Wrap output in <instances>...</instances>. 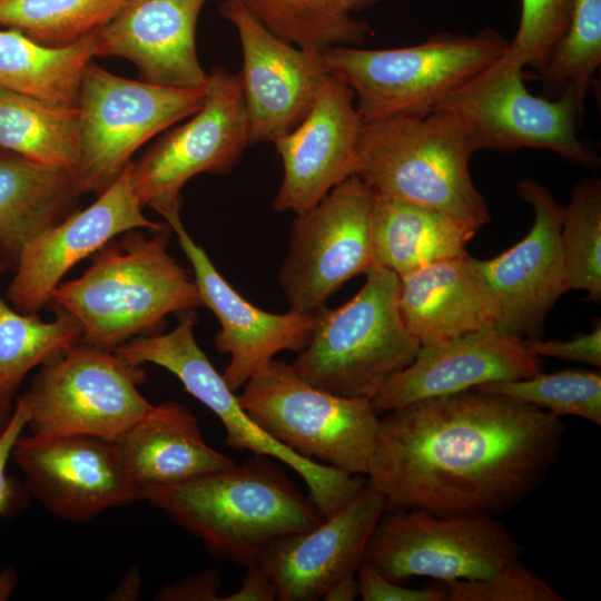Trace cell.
Instances as JSON below:
<instances>
[{
    "label": "cell",
    "mask_w": 601,
    "mask_h": 601,
    "mask_svg": "<svg viewBox=\"0 0 601 601\" xmlns=\"http://www.w3.org/2000/svg\"><path fill=\"white\" fill-rule=\"evenodd\" d=\"M28 408L20 396L13 407L12 414L0 433V515L7 514L17 503V489L7 475L6 467L11 457L12 447L27 426Z\"/></svg>",
    "instance_id": "ab89813d"
},
{
    "label": "cell",
    "mask_w": 601,
    "mask_h": 601,
    "mask_svg": "<svg viewBox=\"0 0 601 601\" xmlns=\"http://www.w3.org/2000/svg\"><path fill=\"white\" fill-rule=\"evenodd\" d=\"M206 0H126L95 36V57L131 61L142 80L203 88L208 73L196 51V23Z\"/></svg>",
    "instance_id": "603a6c76"
},
{
    "label": "cell",
    "mask_w": 601,
    "mask_h": 601,
    "mask_svg": "<svg viewBox=\"0 0 601 601\" xmlns=\"http://www.w3.org/2000/svg\"><path fill=\"white\" fill-rule=\"evenodd\" d=\"M238 401L272 439L321 464L367 474L380 416L365 398L321 390L292 364L272 359L243 386Z\"/></svg>",
    "instance_id": "52a82bcc"
},
{
    "label": "cell",
    "mask_w": 601,
    "mask_h": 601,
    "mask_svg": "<svg viewBox=\"0 0 601 601\" xmlns=\"http://www.w3.org/2000/svg\"><path fill=\"white\" fill-rule=\"evenodd\" d=\"M0 262V277L6 269ZM56 317L43 322L37 314L11 308L0 294V415L9 416L17 391L33 367L58 357L82 337L80 323L55 308Z\"/></svg>",
    "instance_id": "f546056e"
},
{
    "label": "cell",
    "mask_w": 601,
    "mask_h": 601,
    "mask_svg": "<svg viewBox=\"0 0 601 601\" xmlns=\"http://www.w3.org/2000/svg\"><path fill=\"white\" fill-rule=\"evenodd\" d=\"M525 347L539 357H554L601 367V321L594 319L589 333L570 339L543 341L539 338L523 339Z\"/></svg>",
    "instance_id": "74e56055"
},
{
    "label": "cell",
    "mask_w": 601,
    "mask_h": 601,
    "mask_svg": "<svg viewBox=\"0 0 601 601\" xmlns=\"http://www.w3.org/2000/svg\"><path fill=\"white\" fill-rule=\"evenodd\" d=\"M221 16L236 29L243 50L239 75L249 144L274 141L309 111L326 71L323 52L298 48L267 30L239 0Z\"/></svg>",
    "instance_id": "ac0fdd59"
},
{
    "label": "cell",
    "mask_w": 601,
    "mask_h": 601,
    "mask_svg": "<svg viewBox=\"0 0 601 601\" xmlns=\"http://www.w3.org/2000/svg\"><path fill=\"white\" fill-rule=\"evenodd\" d=\"M273 35L298 48L324 52L362 43L368 26L336 0H239Z\"/></svg>",
    "instance_id": "4dcf8cb0"
},
{
    "label": "cell",
    "mask_w": 601,
    "mask_h": 601,
    "mask_svg": "<svg viewBox=\"0 0 601 601\" xmlns=\"http://www.w3.org/2000/svg\"><path fill=\"white\" fill-rule=\"evenodd\" d=\"M474 388L519 400L559 418L571 415L601 425L600 370L541 372L531 377L486 383Z\"/></svg>",
    "instance_id": "e575fe53"
},
{
    "label": "cell",
    "mask_w": 601,
    "mask_h": 601,
    "mask_svg": "<svg viewBox=\"0 0 601 601\" xmlns=\"http://www.w3.org/2000/svg\"><path fill=\"white\" fill-rule=\"evenodd\" d=\"M359 597L364 601H446V589H413L382 575L375 568L362 562L357 569Z\"/></svg>",
    "instance_id": "f35d334b"
},
{
    "label": "cell",
    "mask_w": 601,
    "mask_h": 601,
    "mask_svg": "<svg viewBox=\"0 0 601 601\" xmlns=\"http://www.w3.org/2000/svg\"><path fill=\"white\" fill-rule=\"evenodd\" d=\"M196 321L194 309L185 311L170 332L134 337L118 346L116 353L131 363H150L173 373L190 395L219 418L227 447L266 455L286 464L302 477L308 496L323 515L334 514L365 485L366 479L306 459L265 433L197 344Z\"/></svg>",
    "instance_id": "9c48e42d"
},
{
    "label": "cell",
    "mask_w": 601,
    "mask_h": 601,
    "mask_svg": "<svg viewBox=\"0 0 601 601\" xmlns=\"http://www.w3.org/2000/svg\"><path fill=\"white\" fill-rule=\"evenodd\" d=\"M516 190L533 210L529 233L502 254L472 262L496 300L494 327L520 339L539 338L550 312L570 290L561 238L565 206L532 178L520 180Z\"/></svg>",
    "instance_id": "9a60e30c"
},
{
    "label": "cell",
    "mask_w": 601,
    "mask_h": 601,
    "mask_svg": "<svg viewBox=\"0 0 601 601\" xmlns=\"http://www.w3.org/2000/svg\"><path fill=\"white\" fill-rule=\"evenodd\" d=\"M276 600V590L274 583L257 561L247 565V571L242 580L239 588L225 597L220 601H273Z\"/></svg>",
    "instance_id": "b9f144b4"
},
{
    "label": "cell",
    "mask_w": 601,
    "mask_h": 601,
    "mask_svg": "<svg viewBox=\"0 0 601 601\" xmlns=\"http://www.w3.org/2000/svg\"><path fill=\"white\" fill-rule=\"evenodd\" d=\"M53 515L71 521L140 499L116 441L88 434L19 436L11 457Z\"/></svg>",
    "instance_id": "2e32d148"
},
{
    "label": "cell",
    "mask_w": 601,
    "mask_h": 601,
    "mask_svg": "<svg viewBox=\"0 0 601 601\" xmlns=\"http://www.w3.org/2000/svg\"><path fill=\"white\" fill-rule=\"evenodd\" d=\"M126 0H0V24L48 47H67L98 31Z\"/></svg>",
    "instance_id": "d6a6232c"
},
{
    "label": "cell",
    "mask_w": 601,
    "mask_h": 601,
    "mask_svg": "<svg viewBox=\"0 0 601 601\" xmlns=\"http://www.w3.org/2000/svg\"><path fill=\"white\" fill-rule=\"evenodd\" d=\"M382 415L366 481L385 511L506 513L541 487L564 436L561 418L477 388Z\"/></svg>",
    "instance_id": "6da1fadb"
},
{
    "label": "cell",
    "mask_w": 601,
    "mask_h": 601,
    "mask_svg": "<svg viewBox=\"0 0 601 601\" xmlns=\"http://www.w3.org/2000/svg\"><path fill=\"white\" fill-rule=\"evenodd\" d=\"M572 7L573 0H522L518 31L502 57L539 72L565 32Z\"/></svg>",
    "instance_id": "d590c367"
},
{
    "label": "cell",
    "mask_w": 601,
    "mask_h": 601,
    "mask_svg": "<svg viewBox=\"0 0 601 601\" xmlns=\"http://www.w3.org/2000/svg\"><path fill=\"white\" fill-rule=\"evenodd\" d=\"M78 195L70 170L0 154V250L14 268L24 247L61 220Z\"/></svg>",
    "instance_id": "4316f807"
},
{
    "label": "cell",
    "mask_w": 601,
    "mask_h": 601,
    "mask_svg": "<svg viewBox=\"0 0 601 601\" xmlns=\"http://www.w3.org/2000/svg\"><path fill=\"white\" fill-rule=\"evenodd\" d=\"M10 416V415H9ZM9 416H1L0 415V433L2 432V430L4 428L7 422H8V418Z\"/></svg>",
    "instance_id": "f6af8a7d"
},
{
    "label": "cell",
    "mask_w": 601,
    "mask_h": 601,
    "mask_svg": "<svg viewBox=\"0 0 601 601\" xmlns=\"http://www.w3.org/2000/svg\"><path fill=\"white\" fill-rule=\"evenodd\" d=\"M477 229L437 209L373 191V265L398 276L432 263L467 256Z\"/></svg>",
    "instance_id": "484cf974"
},
{
    "label": "cell",
    "mask_w": 601,
    "mask_h": 601,
    "mask_svg": "<svg viewBox=\"0 0 601 601\" xmlns=\"http://www.w3.org/2000/svg\"><path fill=\"white\" fill-rule=\"evenodd\" d=\"M372 200L373 190L351 176L296 214L278 273L290 309L313 314L343 284L373 265Z\"/></svg>",
    "instance_id": "5bb4252c"
},
{
    "label": "cell",
    "mask_w": 601,
    "mask_h": 601,
    "mask_svg": "<svg viewBox=\"0 0 601 601\" xmlns=\"http://www.w3.org/2000/svg\"><path fill=\"white\" fill-rule=\"evenodd\" d=\"M132 167L131 160L93 204L46 228L24 247L7 289L14 309L37 314L50 303L52 292L77 263L121 234L168 227L142 214L132 186Z\"/></svg>",
    "instance_id": "e0dca14e"
},
{
    "label": "cell",
    "mask_w": 601,
    "mask_h": 601,
    "mask_svg": "<svg viewBox=\"0 0 601 601\" xmlns=\"http://www.w3.org/2000/svg\"><path fill=\"white\" fill-rule=\"evenodd\" d=\"M247 145L240 78L215 67L208 73L203 107L134 162L135 194L141 206L151 207L169 224L180 218L186 183L198 174H229Z\"/></svg>",
    "instance_id": "4fadbf2b"
},
{
    "label": "cell",
    "mask_w": 601,
    "mask_h": 601,
    "mask_svg": "<svg viewBox=\"0 0 601 601\" xmlns=\"http://www.w3.org/2000/svg\"><path fill=\"white\" fill-rule=\"evenodd\" d=\"M359 597L357 575L351 574L334 583L324 594L325 601H353Z\"/></svg>",
    "instance_id": "7bdbcfd3"
},
{
    "label": "cell",
    "mask_w": 601,
    "mask_h": 601,
    "mask_svg": "<svg viewBox=\"0 0 601 601\" xmlns=\"http://www.w3.org/2000/svg\"><path fill=\"white\" fill-rule=\"evenodd\" d=\"M523 79V68L501 56L433 109L455 119L475 152L546 149L573 165L597 169L599 156L579 137L584 109L575 96L536 97Z\"/></svg>",
    "instance_id": "ba28073f"
},
{
    "label": "cell",
    "mask_w": 601,
    "mask_h": 601,
    "mask_svg": "<svg viewBox=\"0 0 601 601\" xmlns=\"http://www.w3.org/2000/svg\"><path fill=\"white\" fill-rule=\"evenodd\" d=\"M385 512L382 495L366 484L318 525L270 542L258 562L279 601H316L344 577L355 574L370 536Z\"/></svg>",
    "instance_id": "44dd1931"
},
{
    "label": "cell",
    "mask_w": 601,
    "mask_h": 601,
    "mask_svg": "<svg viewBox=\"0 0 601 601\" xmlns=\"http://www.w3.org/2000/svg\"><path fill=\"white\" fill-rule=\"evenodd\" d=\"M601 63V0H573L569 26L538 72L543 97L572 92L584 109Z\"/></svg>",
    "instance_id": "1f68e13d"
},
{
    "label": "cell",
    "mask_w": 601,
    "mask_h": 601,
    "mask_svg": "<svg viewBox=\"0 0 601 601\" xmlns=\"http://www.w3.org/2000/svg\"><path fill=\"white\" fill-rule=\"evenodd\" d=\"M79 107L39 100L0 87V147L33 162L72 173L80 157Z\"/></svg>",
    "instance_id": "f1b7e54d"
},
{
    "label": "cell",
    "mask_w": 601,
    "mask_h": 601,
    "mask_svg": "<svg viewBox=\"0 0 601 601\" xmlns=\"http://www.w3.org/2000/svg\"><path fill=\"white\" fill-rule=\"evenodd\" d=\"M146 370L78 342L41 365L21 395L31 434H88L118 441L152 406L138 391Z\"/></svg>",
    "instance_id": "8fae6325"
},
{
    "label": "cell",
    "mask_w": 601,
    "mask_h": 601,
    "mask_svg": "<svg viewBox=\"0 0 601 601\" xmlns=\"http://www.w3.org/2000/svg\"><path fill=\"white\" fill-rule=\"evenodd\" d=\"M354 101L353 91L327 73L304 119L273 141L283 164L276 211L303 213L354 176L363 127Z\"/></svg>",
    "instance_id": "d6986e66"
},
{
    "label": "cell",
    "mask_w": 601,
    "mask_h": 601,
    "mask_svg": "<svg viewBox=\"0 0 601 601\" xmlns=\"http://www.w3.org/2000/svg\"><path fill=\"white\" fill-rule=\"evenodd\" d=\"M474 154L445 111L397 115L363 124L354 176L375 193L437 209L479 230L491 216L471 177Z\"/></svg>",
    "instance_id": "277c9868"
},
{
    "label": "cell",
    "mask_w": 601,
    "mask_h": 601,
    "mask_svg": "<svg viewBox=\"0 0 601 601\" xmlns=\"http://www.w3.org/2000/svg\"><path fill=\"white\" fill-rule=\"evenodd\" d=\"M541 372V357L523 339L489 327L421 346L411 364L390 376L370 402L380 416L417 401Z\"/></svg>",
    "instance_id": "ffe728a7"
},
{
    "label": "cell",
    "mask_w": 601,
    "mask_h": 601,
    "mask_svg": "<svg viewBox=\"0 0 601 601\" xmlns=\"http://www.w3.org/2000/svg\"><path fill=\"white\" fill-rule=\"evenodd\" d=\"M169 229L121 234L81 276L56 287L50 303L80 323V342L111 351L168 314L203 306L194 278L168 253Z\"/></svg>",
    "instance_id": "3957f363"
},
{
    "label": "cell",
    "mask_w": 601,
    "mask_h": 601,
    "mask_svg": "<svg viewBox=\"0 0 601 601\" xmlns=\"http://www.w3.org/2000/svg\"><path fill=\"white\" fill-rule=\"evenodd\" d=\"M116 443L140 499L147 490L190 481L235 464L205 442L196 417L175 401L152 405Z\"/></svg>",
    "instance_id": "d4e9b609"
},
{
    "label": "cell",
    "mask_w": 601,
    "mask_h": 601,
    "mask_svg": "<svg viewBox=\"0 0 601 601\" xmlns=\"http://www.w3.org/2000/svg\"><path fill=\"white\" fill-rule=\"evenodd\" d=\"M206 87L178 88L119 77L92 60L80 86V157L72 170L78 194L104 193L154 136L191 117Z\"/></svg>",
    "instance_id": "30bf717a"
},
{
    "label": "cell",
    "mask_w": 601,
    "mask_h": 601,
    "mask_svg": "<svg viewBox=\"0 0 601 601\" xmlns=\"http://www.w3.org/2000/svg\"><path fill=\"white\" fill-rule=\"evenodd\" d=\"M96 32L67 47H48L19 30H0V87L77 107L83 72L95 57Z\"/></svg>",
    "instance_id": "83f0119b"
},
{
    "label": "cell",
    "mask_w": 601,
    "mask_h": 601,
    "mask_svg": "<svg viewBox=\"0 0 601 601\" xmlns=\"http://www.w3.org/2000/svg\"><path fill=\"white\" fill-rule=\"evenodd\" d=\"M194 270L203 306L217 317L215 346L229 355L223 377L234 392L282 351L299 352L307 344L313 314L289 309L274 314L244 298L217 270L204 248L187 233L181 219L168 224Z\"/></svg>",
    "instance_id": "7402d4cb"
},
{
    "label": "cell",
    "mask_w": 601,
    "mask_h": 601,
    "mask_svg": "<svg viewBox=\"0 0 601 601\" xmlns=\"http://www.w3.org/2000/svg\"><path fill=\"white\" fill-rule=\"evenodd\" d=\"M522 551L494 516L385 511L370 536L363 561L398 583L412 577L445 583L487 578L519 560Z\"/></svg>",
    "instance_id": "7c38bea8"
},
{
    "label": "cell",
    "mask_w": 601,
    "mask_h": 601,
    "mask_svg": "<svg viewBox=\"0 0 601 601\" xmlns=\"http://www.w3.org/2000/svg\"><path fill=\"white\" fill-rule=\"evenodd\" d=\"M347 303L313 313L311 337L292 363L307 383L335 395L371 401L414 359L421 344L398 309L400 278L377 265Z\"/></svg>",
    "instance_id": "5b68a950"
},
{
    "label": "cell",
    "mask_w": 601,
    "mask_h": 601,
    "mask_svg": "<svg viewBox=\"0 0 601 601\" xmlns=\"http://www.w3.org/2000/svg\"><path fill=\"white\" fill-rule=\"evenodd\" d=\"M398 278L400 314L421 346L496 323V300L470 255L432 263Z\"/></svg>",
    "instance_id": "cb8c5ba5"
},
{
    "label": "cell",
    "mask_w": 601,
    "mask_h": 601,
    "mask_svg": "<svg viewBox=\"0 0 601 601\" xmlns=\"http://www.w3.org/2000/svg\"><path fill=\"white\" fill-rule=\"evenodd\" d=\"M570 289L601 300V180L585 177L573 188L561 230Z\"/></svg>",
    "instance_id": "836d02e7"
},
{
    "label": "cell",
    "mask_w": 601,
    "mask_h": 601,
    "mask_svg": "<svg viewBox=\"0 0 601 601\" xmlns=\"http://www.w3.org/2000/svg\"><path fill=\"white\" fill-rule=\"evenodd\" d=\"M509 41L492 28L475 35L439 33L393 49L332 48L326 71L354 93L363 124L397 115H424L492 65Z\"/></svg>",
    "instance_id": "8992f818"
},
{
    "label": "cell",
    "mask_w": 601,
    "mask_h": 601,
    "mask_svg": "<svg viewBox=\"0 0 601 601\" xmlns=\"http://www.w3.org/2000/svg\"><path fill=\"white\" fill-rule=\"evenodd\" d=\"M219 590V573L215 569H208L162 588L155 599L165 601H220Z\"/></svg>",
    "instance_id": "60d3db41"
},
{
    "label": "cell",
    "mask_w": 601,
    "mask_h": 601,
    "mask_svg": "<svg viewBox=\"0 0 601 601\" xmlns=\"http://www.w3.org/2000/svg\"><path fill=\"white\" fill-rule=\"evenodd\" d=\"M336 1L344 11H346L347 13H351L352 11L365 8L376 2L377 0H336Z\"/></svg>",
    "instance_id": "ee69618b"
},
{
    "label": "cell",
    "mask_w": 601,
    "mask_h": 601,
    "mask_svg": "<svg viewBox=\"0 0 601 601\" xmlns=\"http://www.w3.org/2000/svg\"><path fill=\"white\" fill-rule=\"evenodd\" d=\"M274 460L253 454L226 470L147 490L141 499L198 538L213 555L247 566L274 540L325 520Z\"/></svg>",
    "instance_id": "7a4b0ae2"
},
{
    "label": "cell",
    "mask_w": 601,
    "mask_h": 601,
    "mask_svg": "<svg viewBox=\"0 0 601 601\" xmlns=\"http://www.w3.org/2000/svg\"><path fill=\"white\" fill-rule=\"evenodd\" d=\"M446 601H563L543 578L514 560L494 574L444 583Z\"/></svg>",
    "instance_id": "8d00e7d4"
}]
</instances>
